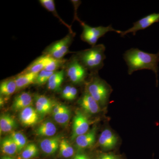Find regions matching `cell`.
Returning <instances> with one entry per match:
<instances>
[{
  "label": "cell",
  "mask_w": 159,
  "mask_h": 159,
  "mask_svg": "<svg viewBox=\"0 0 159 159\" xmlns=\"http://www.w3.org/2000/svg\"><path fill=\"white\" fill-rule=\"evenodd\" d=\"M39 149L34 143H29L21 152L20 159H31L37 156Z\"/></svg>",
  "instance_id": "obj_25"
},
{
  "label": "cell",
  "mask_w": 159,
  "mask_h": 159,
  "mask_svg": "<svg viewBox=\"0 0 159 159\" xmlns=\"http://www.w3.org/2000/svg\"><path fill=\"white\" fill-rule=\"evenodd\" d=\"M116 136L109 129H107L101 133L99 139V145L105 150H109L115 148L118 143Z\"/></svg>",
  "instance_id": "obj_13"
},
{
  "label": "cell",
  "mask_w": 159,
  "mask_h": 159,
  "mask_svg": "<svg viewBox=\"0 0 159 159\" xmlns=\"http://www.w3.org/2000/svg\"><path fill=\"white\" fill-rule=\"evenodd\" d=\"M97 128L93 127L86 133L77 137L75 139L76 146L79 149L92 147L96 142Z\"/></svg>",
  "instance_id": "obj_11"
},
{
  "label": "cell",
  "mask_w": 159,
  "mask_h": 159,
  "mask_svg": "<svg viewBox=\"0 0 159 159\" xmlns=\"http://www.w3.org/2000/svg\"><path fill=\"white\" fill-rule=\"evenodd\" d=\"M75 33H70L62 39L55 42L44 50L43 54L55 59H62L70 53L69 48L73 42Z\"/></svg>",
  "instance_id": "obj_5"
},
{
  "label": "cell",
  "mask_w": 159,
  "mask_h": 159,
  "mask_svg": "<svg viewBox=\"0 0 159 159\" xmlns=\"http://www.w3.org/2000/svg\"><path fill=\"white\" fill-rule=\"evenodd\" d=\"M89 125L88 118L82 112L77 111L73 120L71 140L74 141L77 137L88 132Z\"/></svg>",
  "instance_id": "obj_7"
},
{
  "label": "cell",
  "mask_w": 159,
  "mask_h": 159,
  "mask_svg": "<svg viewBox=\"0 0 159 159\" xmlns=\"http://www.w3.org/2000/svg\"><path fill=\"white\" fill-rule=\"evenodd\" d=\"M17 127V123L14 118L9 114H3L0 118L1 133H8L12 131Z\"/></svg>",
  "instance_id": "obj_19"
},
{
  "label": "cell",
  "mask_w": 159,
  "mask_h": 159,
  "mask_svg": "<svg viewBox=\"0 0 159 159\" xmlns=\"http://www.w3.org/2000/svg\"><path fill=\"white\" fill-rule=\"evenodd\" d=\"M66 61L64 59H58L51 57L50 61L45 67V70L50 72H56Z\"/></svg>",
  "instance_id": "obj_28"
},
{
  "label": "cell",
  "mask_w": 159,
  "mask_h": 159,
  "mask_svg": "<svg viewBox=\"0 0 159 159\" xmlns=\"http://www.w3.org/2000/svg\"><path fill=\"white\" fill-rule=\"evenodd\" d=\"M10 136L17 146L18 152H21L27 145V140L25 136L19 132H12Z\"/></svg>",
  "instance_id": "obj_26"
},
{
  "label": "cell",
  "mask_w": 159,
  "mask_h": 159,
  "mask_svg": "<svg viewBox=\"0 0 159 159\" xmlns=\"http://www.w3.org/2000/svg\"><path fill=\"white\" fill-rule=\"evenodd\" d=\"M60 135L55 136L43 140L40 143V146L44 153L47 155H52L59 148L61 140Z\"/></svg>",
  "instance_id": "obj_14"
},
{
  "label": "cell",
  "mask_w": 159,
  "mask_h": 159,
  "mask_svg": "<svg viewBox=\"0 0 159 159\" xmlns=\"http://www.w3.org/2000/svg\"><path fill=\"white\" fill-rule=\"evenodd\" d=\"M71 2H72V3L74 5V8H75V9H74L75 10V14H74V20H77L80 23L81 21V20L79 19V18L77 16V11L78 7H79L80 3H81V1H71Z\"/></svg>",
  "instance_id": "obj_33"
},
{
  "label": "cell",
  "mask_w": 159,
  "mask_h": 159,
  "mask_svg": "<svg viewBox=\"0 0 159 159\" xmlns=\"http://www.w3.org/2000/svg\"><path fill=\"white\" fill-rule=\"evenodd\" d=\"M57 132V127L53 122L47 121L43 122L35 131L36 135L40 137L54 136Z\"/></svg>",
  "instance_id": "obj_18"
},
{
  "label": "cell",
  "mask_w": 159,
  "mask_h": 159,
  "mask_svg": "<svg viewBox=\"0 0 159 159\" xmlns=\"http://www.w3.org/2000/svg\"><path fill=\"white\" fill-rule=\"evenodd\" d=\"M66 73L71 82L76 84L83 82L88 74V70L76 56H74L68 64Z\"/></svg>",
  "instance_id": "obj_6"
},
{
  "label": "cell",
  "mask_w": 159,
  "mask_h": 159,
  "mask_svg": "<svg viewBox=\"0 0 159 159\" xmlns=\"http://www.w3.org/2000/svg\"><path fill=\"white\" fill-rule=\"evenodd\" d=\"M1 159H14L12 158L11 157L9 156H5L3 157H2Z\"/></svg>",
  "instance_id": "obj_37"
},
{
  "label": "cell",
  "mask_w": 159,
  "mask_h": 159,
  "mask_svg": "<svg viewBox=\"0 0 159 159\" xmlns=\"http://www.w3.org/2000/svg\"><path fill=\"white\" fill-rule=\"evenodd\" d=\"M83 152H77L74 155L72 159H83Z\"/></svg>",
  "instance_id": "obj_35"
},
{
  "label": "cell",
  "mask_w": 159,
  "mask_h": 159,
  "mask_svg": "<svg viewBox=\"0 0 159 159\" xmlns=\"http://www.w3.org/2000/svg\"><path fill=\"white\" fill-rule=\"evenodd\" d=\"M123 58L128 66V73L129 75L135 71L151 70L156 74L157 83L159 51L157 54H151L138 48H131L123 54Z\"/></svg>",
  "instance_id": "obj_1"
},
{
  "label": "cell",
  "mask_w": 159,
  "mask_h": 159,
  "mask_svg": "<svg viewBox=\"0 0 159 159\" xmlns=\"http://www.w3.org/2000/svg\"><path fill=\"white\" fill-rule=\"evenodd\" d=\"M97 159H123L122 157L119 155L112 153H102L100 154Z\"/></svg>",
  "instance_id": "obj_30"
},
{
  "label": "cell",
  "mask_w": 159,
  "mask_h": 159,
  "mask_svg": "<svg viewBox=\"0 0 159 159\" xmlns=\"http://www.w3.org/2000/svg\"><path fill=\"white\" fill-rule=\"evenodd\" d=\"M54 73V72H50L46 70H43L39 73L35 84L38 85H43L46 83L48 82L50 77Z\"/></svg>",
  "instance_id": "obj_29"
},
{
  "label": "cell",
  "mask_w": 159,
  "mask_h": 159,
  "mask_svg": "<svg viewBox=\"0 0 159 159\" xmlns=\"http://www.w3.org/2000/svg\"><path fill=\"white\" fill-rule=\"evenodd\" d=\"M33 100L32 96L27 92H24L18 95L15 98L12 104L13 110L17 111H21L32 105Z\"/></svg>",
  "instance_id": "obj_15"
},
{
  "label": "cell",
  "mask_w": 159,
  "mask_h": 159,
  "mask_svg": "<svg viewBox=\"0 0 159 159\" xmlns=\"http://www.w3.org/2000/svg\"><path fill=\"white\" fill-rule=\"evenodd\" d=\"M77 93L78 92H77V89L74 86H72L70 92L67 100H73L76 99L77 95Z\"/></svg>",
  "instance_id": "obj_32"
},
{
  "label": "cell",
  "mask_w": 159,
  "mask_h": 159,
  "mask_svg": "<svg viewBox=\"0 0 159 159\" xmlns=\"http://www.w3.org/2000/svg\"><path fill=\"white\" fill-rule=\"evenodd\" d=\"M40 3L41 4L42 6L47 9L48 11L52 12L55 17L57 18L59 20L63 25H64L68 29L70 33H74V31L72 30L71 26L67 24L57 14V11H56V8H55V3L54 1L53 0H40L39 1Z\"/></svg>",
  "instance_id": "obj_23"
},
{
  "label": "cell",
  "mask_w": 159,
  "mask_h": 159,
  "mask_svg": "<svg viewBox=\"0 0 159 159\" xmlns=\"http://www.w3.org/2000/svg\"><path fill=\"white\" fill-rule=\"evenodd\" d=\"M105 50V46L99 44L77 52L75 56L88 70L96 74L104 66Z\"/></svg>",
  "instance_id": "obj_2"
},
{
  "label": "cell",
  "mask_w": 159,
  "mask_h": 159,
  "mask_svg": "<svg viewBox=\"0 0 159 159\" xmlns=\"http://www.w3.org/2000/svg\"><path fill=\"white\" fill-rule=\"evenodd\" d=\"M17 89L15 79H9L1 83L0 93L4 97H8L14 93Z\"/></svg>",
  "instance_id": "obj_22"
},
{
  "label": "cell",
  "mask_w": 159,
  "mask_h": 159,
  "mask_svg": "<svg viewBox=\"0 0 159 159\" xmlns=\"http://www.w3.org/2000/svg\"><path fill=\"white\" fill-rule=\"evenodd\" d=\"M4 101L2 97H1V100H0V104H1V106L4 105Z\"/></svg>",
  "instance_id": "obj_38"
},
{
  "label": "cell",
  "mask_w": 159,
  "mask_h": 159,
  "mask_svg": "<svg viewBox=\"0 0 159 159\" xmlns=\"http://www.w3.org/2000/svg\"><path fill=\"white\" fill-rule=\"evenodd\" d=\"M83 159H92L88 155L86 154L83 153Z\"/></svg>",
  "instance_id": "obj_36"
},
{
  "label": "cell",
  "mask_w": 159,
  "mask_h": 159,
  "mask_svg": "<svg viewBox=\"0 0 159 159\" xmlns=\"http://www.w3.org/2000/svg\"><path fill=\"white\" fill-rule=\"evenodd\" d=\"M61 156L66 158L71 157L75 155L74 148L66 139H61L59 147Z\"/></svg>",
  "instance_id": "obj_24"
},
{
  "label": "cell",
  "mask_w": 159,
  "mask_h": 159,
  "mask_svg": "<svg viewBox=\"0 0 159 159\" xmlns=\"http://www.w3.org/2000/svg\"><path fill=\"white\" fill-rule=\"evenodd\" d=\"M83 28V31L80 39L83 41L88 43L90 45L93 47L96 45L97 41L100 38L102 37L109 31H114L118 34H120L121 31L116 30L113 28L111 25L107 27L99 26L92 27L87 25L84 22H80Z\"/></svg>",
  "instance_id": "obj_4"
},
{
  "label": "cell",
  "mask_w": 159,
  "mask_h": 159,
  "mask_svg": "<svg viewBox=\"0 0 159 159\" xmlns=\"http://www.w3.org/2000/svg\"><path fill=\"white\" fill-rule=\"evenodd\" d=\"M51 57L48 55L43 54L36 58L22 73H39L43 70H45Z\"/></svg>",
  "instance_id": "obj_16"
},
{
  "label": "cell",
  "mask_w": 159,
  "mask_h": 159,
  "mask_svg": "<svg viewBox=\"0 0 159 159\" xmlns=\"http://www.w3.org/2000/svg\"><path fill=\"white\" fill-rule=\"evenodd\" d=\"M71 117V111L68 107L56 115H53L55 121L58 124L65 125L67 124Z\"/></svg>",
  "instance_id": "obj_27"
},
{
  "label": "cell",
  "mask_w": 159,
  "mask_h": 159,
  "mask_svg": "<svg viewBox=\"0 0 159 159\" xmlns=\"http://www.w3.org/2000/svg\"><path fill=\"white\" fill-rule=\"evenodd\" d=\"M66 107L67 106L63 105V104H55L54 108H53V111H52L53 116L59 113L62 111L64 110L66 108Z\"/></svg>",
  "instance_id": "obj_31"
},
{
  "label": "cell",
  "mask_w": 159,
  "mask_h": 159,
  "mask_svg": "<svg viewBox=\"0 0 159 159\" xmlns=\"http://www.w3.org/2000/svg\"><path fill=\"white\" fill-rule=\"evenodd\" d=\"M78 102L83 109L87 113L97 114L100 111L99 103L86 91L83 94Z\"/></svg>",
  "instance_id": "obj_9"
},
{
  "label": "cell",
  "mask_w": 159,
  "mask_h": 159,
  "mask_svg": "<svg viewBox=\"0 0 159 159\" xmlns=\"http://www.w3.org/2000/svg\"><path fill=\"white\" fill-rule=\"evenodd\" d=\"M1 150L6 156H12L18 152V148L11 136L6 137L1 140Z\"/></svg>",
  "instance_id": "obj_21"
},
{
  "label": "cell",
  "mask_w": 159,
  "mask_h": 159,
  "mask_svg": "<svg viewBox=\"0 0 159 159\" xmlns=\"http://www.w3.org/2000/svg\"><path fill=\"white\" fill-rule=\"evenodd\" d=\"M64 75L65 72L63 70L54 72L48 82L49 89L54 91L59 90L63 81Z\"/></svg>",
  "instance_id": "obj_20"
},
{
  "label": "cell",
  "mask_w": 159,
  "mask_h": 159,
  "mask_svg": "<svg viewBox=\"0 0 159 159\" xmlns=\"http://www.w3.org/2000/svg\"><path fill=\"white\" fill-rule=\"evenodd\" d=\"M19 119L21 123L26 126L35 125L39 120V115L36 109L30 106L20 111Z\"/></svg>",
  "instance_id": "obj_12"
},
{
  "label": "cell",
  "mask_w": 159,
  "mask_h": 159,
  "mask_svg": "<svg viewBox=\"0 0 159 159\" xmlns=\"http://www.w3.org/2000/svg\"><path fill=\"white\" fill-rule=\"evenodd\" d=\"M87 84L86 91L94 98L99 105H104L108 101L111 89L105 80L94 75Z\"/></svg>",
  "instance_id": "obj_3"
},
{
  "label": "cell",
  "mask_w": 159,
  "mask_h": 159,
  "mask_svg": "<svg viewBox=\"0 0 159 159\" xmlns=\"http://www.w3.org/2000/svg\"><path fill=\"white\" fill-rule=\"evenodd\" d=\"M159 21V13H152L134 23L132 27L125 31H121L120 34L122 37L130 33L135 35L137 31L147 29L154 23Z\"/></svg>",
  "instance_id": "obj_8"
},
{
  "label": "cell",
  "mask_w": 159,
  "mask_h": 159,
  "mask_svg": "<svg viewBox=\"0 0 159 159\" xmlns=\"http://www.w3.org/2000/svg\"><path fill=\"white\" fill-rule=\"evenodd\" d=\"M39 73H21L15 78L17 89L25 88L35 83Z\"/></svg>",
  "instance_id": "obj_17"
},
{
  "label": "cell",
  "mask_w": 159,
  "mask_h": 159,
  "mask_svg": "<svg viewBox=\"0 0 159 159\" xmlns=\"http://www.w3.org/2000/svg\"><path fill=\"white\" fill-rule=\"evenodd\" d=\"M35 107L39 116H46L52 112L54 107V102L44 95H37L35 97Z\"/></svg>",
  "instance_id": "obj_10"
},
{
  "label": "cell",
  "mask_w": 159,
  "mask_h": 159,
  "mask_svg": "<svg viewBox=\"0 0 159 159\" xmlns=\"http://www.w3.org/2000/svg\"><path fill=\"white\" fill-rule=\"evenodd\" d=\"M72 86L70 85H68L66 86L64 89L63 90L62 94H61V97L63 99H67L68 97L70 94V92Z\"/></svg>",
  "instance_id": "obj_34"
}]
</instances>
